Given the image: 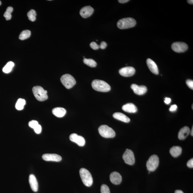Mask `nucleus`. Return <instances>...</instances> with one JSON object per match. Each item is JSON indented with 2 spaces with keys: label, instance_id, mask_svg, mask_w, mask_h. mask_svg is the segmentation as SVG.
<instances>
[{
  "label": "nucleus",
  "instance_id": "bb28decb",
  "mask_svg": "<svg viewBox=\"0 0 193 193\" xmlns=\"http://www.w3.org/2000/svg\"><path fill=\"white\" fill-rule=\"evenodd\" d=\"M13 10V9L12 7H9L7 8L6 11L4 14V17H5L6 20H11V13Z\"/></svg>",
  "mask_w": 193,
  "mask_h": 193
},
{
  "label": "nucleus",
  "instance_id": "b1692460",
  "mask_svg": "<svg viewBox=\"0 0 193 193\" xmlns=\"http://www.w3.org/2000/svg\"><path fill=\"white\" fill-rule=\"evenodd\" d=\"M26 102L24 99H19L16 104V108L18 110H22L24 109Z\"/></svg>",
  "mask_w": 193,
  "mask_h": 193
},
{
  "label": "nucleus",
  "instance_id": "c756f323",
  "mask_svg": "<svg viewBox=\"0 0 193 193\" xmlns=\"http://www.w3.org/2000/svg\"><path fill=\"white\" fill-rule=\"evenodd\" d=\"M38 124V123L37 121L32 120L29 122L28 125L30 128L34 129L35 127L37 126Z\"/></svg>",
  "mask_w": 193,
  "mask_h": 193
},
{
  "label": "nucleus",
  "instance_id": "393cba45",
  "mask_svg": "<svg viewBox=\"0 0 193 193\" xmlns=\"http://www.w3.org/2000/svg\"><path fill=\"white\" fill-rule=\"evenodd\" d=\"M31 35V32L30 30H23L20 33L19 36V39L21 40H24L28 38Z\"/></svg>",
  "mask_w": 193,
  "mask_h": 193
},
{
  "label": "nucleus",
  "instance_id": "c85d7f7f",
  "mask_svg": "<svg viewBox=\"0 0 193 193\" xmlns=\"http://www.w3.org/2000/svg\"><path fill=\"white\" fill-rule=\"evenodd\" d=\"M101 193H110L109 187L106 185H102L101 188Z\"/></svg>",
  "mask_w": 193,
  "mask_h": 193
},
{
  "label": "nucleus",
  "instance_id": "423d86ee",
  "mask_svg": "<svg viewBox=\"0 0 193 193\" xmlns=\"http://www.w3.org/2000/svg\"><path fill=\"white\" fill-rule=\"evenodd\" d=\"M61 81L66 88L70 89L74 87L76 84L75 79L69 74L63 75L61 78Z\"/></svg>",
  "mask_w": 193,
  "mask_h": 193
},
{
  "label": "nucleus",
  "instance_id": "0eeeda50",
  "mask_svg": "<svg viewBox=\"0 0 193 193\" xmlns=\"http://www.w3.org/2000/svg\"><path fill=\"white\" fill-rule=\"evenodd\" d=\"M159 164V159L158 156L156 155H153L150 156L146 163L148 170L150 172L154 171L157 169Z\"/></svg>",
  "mask_w": 193,
  "mask_h": 193
},
{
  "label": "nucleus",
  "instance_id": "4c0bfd02",
  "mask_svg": "<svg viewBox=\"0 0 193 193\" xmlns=\"http://www.w3.org/2000/svg\"><path fill=\"white\" fill-rule=\"evenodd\" d=\"M118 1L121 3H125L128 2L129 1H128V0H119Z\"/></svg>",
  "mask_w": 193,
  "mask_h": 193
},
{
  "label": "nucleus",
  "instance_id": "412c9836",
  "mask_svg": "<svg viewBox=\"0 0 193 193\" xmlns=\"http://www.w3.org/2000/svg\"><path fill=\"white\" fill-rule=\"evenodd\" d=\"M52 113L55 116L58 117H62L66 113V110L62 107H56L52 110Z\"/></svg>",
  "mask_w": 193,
  "mask_h": 193
},
{
  "label": "nucleus",
  "instance_id": "dca6fc26",
  "mask_svg": "<svg viewBox=\"0 0 193 193\" xmlns=\"http://www.w3.org/2000/svg\"><path fill=\"white\" fill-rule=\"evenodd\" d=\"M147 64L148 68L153 74H158L159 71L157 64L153 60L148 58L147 60Z\"/></svg>",
  "mask_w": 193,
  "mask_h": 193
},
{
  "label": "nucleus",
  "instance_id": "a211bd4d",
  "mask_svg": "<svg viewBox=\"0 0 193 193\" xmlns=\"http://www.w3.org/2000/svg\"><path fill=\"white\" fill-rule=\"evenodd\" d=\"M190 132V130L188 127L185 126L181 128L178 133V138L180 140L185 139Z\"/></svg>",
  "mask_w": 193,
  "mask_h": 193
},
{
  "label": "nucleus",
  "instance_id": "2eb2a0df",
  "mask_svg": "<svg viewBox=\"0 0 193 193\" xmlns=\"http://www.w3.org/2000/svg\"><path fill=\"white\" fill-rule=\"evenodd\" d=\"M110 180L112 183L115 185H119L122 181L121 175L117 172H113L111 174Z\"/></svg>",
  "mask_w": 193,
  "mask_h": 193
},
{
  "label": "nucleus",
  "instance_id": "a878e982",
  "mask_svg": "<svg viewBox=\"0 0 193 193\" xmlns=\"http://www.w3.org/2000/svg\"><path fill=\"white\" fill-rule=\"evenodd\" d=\"M83 61L85 64L90 67H95L97 65L96 61L92 59H87V58H84L83 59Z\"/></svg>",
  "mask_w": 193,
  "mask_h": 193
},
{
  "label": "nucleus",
  "instance_id": "c9c22d12",
  "mask_svg": "<svg viewBox=\"0 0 193 193\" xmlns=\"http://www.w3.org/2000/svg\"><path fill=\"white\" fill-rule=\"evenodd\" d=\"M187 165L188 167L192 168L193 167V159H191V160L188 161Z\"/></svg>",
  "mask_w": 193,
  "mask_h": 193
},
{
  "label": "nucleus",
  "instance_id": "5701e85b",
  "mask_svg": "<svg viewBox=\"0 0 193 193\" xmlns=\"http://www.w3.org/2000/svg\"><path fill=\"white\" fill-rule=\"evenodd\" d=\"M14 65V64L13 62L11 61H9L7 63L5 66L3 68L2 70L3 72L5 74H8L11 72Z\"/></svg>",
  "mask_w": 193,
  "mask_h": 193
},
{
  "label": "nucleus",
  "instance_id": "4468645a",
  "mask_svg": "<svg viewBox=\"0 0 193 193\" xmlns=\"http://www.w3.org/2000/svg\"><path fill=\"white\" fill-rule=\"evenodd\" d=\"M43 160L47 161L59 162L62 160L60 156L56 154H45L42 156Z\"/></svg>",
  "mask_w": 193,
  "mask_h": 193
},
{
  "label": "nucleus",
  "instance_id": "72a5a7b5",
  "mask_svg": "<svg viewBox=\"0 0 193 193\" xmlns=\"http://www.w3.org/2000/svg\"><path fill=\"white\" fill-rule=\"evenodd\" d=\"M177 106L176 105H173L171 106L169 108V110L171 112H174L177 110Z\"/></svg>",
  "mask_w": 193,
  "mask_h": 193
},
{
  "label": "nucleus",
  "instance_id": "39448f33",
  "mask_svg": "<svg viewBox=\"0 0 193 193\" xmlns=\"http://www.w3.org/2000/svg\"><path fill=\"white\" fill-rule=\"evenodd\" d=\"M99 134L105 138H111L115 136V131L107 125L101 126L99 128Z\"/></svg>",
  "mask_w": 193,
  "mask_h": 193
},
{
  "label": "nucleus",
  "instance_id": "79ce46f5",
  "mask_svg": "<svg viewBox=\"0 0 193 193\" xmlns=\"http://www.w3.org/2000/svg\"><path fill=\"white\" fill-rule=\"evenodd\" d=\"M1 1H0V5H1Z\"/></svg>",
  "mask_w": 193,
  "mask_h": 193
},
{
  "label": "nucleus",
  "instance_id": "ea45409f",
  "mask_svg": "<svg viewBox=\"0 0 193 193\" xmlns=\"http://www.w3.org/2000/svg\"><path fill=\"white\" fill-rule=\"evenodd\" d=\"M188 1V3L190 4H193V0H188V1Z\"/></svg>",
  "mask_w": 193,
  "mask_h": 193
},
{
  "label": "nucleus",
  "instance_id": "f3484780",
  "mask_svg": "<svg viewBox=\"0 0 193 193\" xmlns=\"http://www.w3.org/2000/svg\"><path fill=\"white\" fill-rule=\"evenodd\" d=\"M29 181L32 190L34 192H37L38 188V184L37 180L34 175L33 174L30 175L29 176Z\"/></svg>",
  "mask_w": 193,
  "mask_h": 193
},
{
  "label": "nucleus",
  "instance_id": "a19ab883",
  "mask_svg": "<svg viewBox=\"0 0 193 193\" xmlns=\"http://www.w3.org/2000/svg\"><path fill=\"white\" fill-rule=\"evenodd\" d=\"M191 135L192 136H193V127L192 126V130H191Z\"/></svg>",
  "mask_w": 193,
  "mask_h": 193
},
{
  "label": "nucleus",
  "instance_id": "9d476101",
  "mask_svg": "<svg viewBox=\"0 0 193 193\" xmlns=\"http://www.w3.org/2000/svg\"><path fill=\"white\" fill-rule=\"evenodd\" d=\"M70 140L75 142L80 146H83L85 144L86 141L84 138L82 136L78 135L76 134H72L70 136Z\"/></svg>",
  "mask_w": 193,
  "mask_h": 193
},
{
  "label": "nucleus",
  "instance_id": "ddd939ff",
  "mask_svg": "<svg viewBox=\"0 0 193 193\" xmlns=\"http://www.w3.org/2000/svg\"><path fill=\"white\" fill-rule=\"evenodd\" d=\"M131 88L134 90L135 94L142 95L144 94L147 91V88L144 86H138L137 84H133L131 85Z\"/></svg>",
  "mask_w": 193,
  "mask_h": 193
},
{
  "label": "nucleus",
  "instance_id": "20e7f679",
  "mask_svg": "<svg viewBox=\"0 0 193 193\" xmlns=\"http://www.w3.org/2000/svg\"><path fill=\"white\" fill-rule=\"evenodd\" d=\"M136 24V22L132 18H126L119 20L117 23V26L120 29H126L134 27Z\"/></svg>",
  "mask_w": 193,
  "mask_h": 193
},
{
  "label": "nucleus",
  "instance_id": "58836bf2",
  "mask_svg": "<svg viewBox=\"0 0 193 193\" xmlns=\"http://www.w3.org/2000/svg\"><path fill=\"white\" fill-rule=\"evenodd\" d=\"M175 193H184V192L180 190H177L175 191Z\"/></svg>",
  "mask_w": 193,
  "mask_h": 193
},
{
  "label": "nucleus",
  "instance_id": "37998d69",
  "mask_svg": "<svg viewBox=\"0 0 193 193\" xmlns=\"http://www.w3.org/2000/svg\"><path fill=\"white\" fill-rule=\"evenodd\" d=\"M192 109H193V105H192Z\"/></svg>",
  "mask_w": 193,
  "mask_h": 193
},
{
  "label": "nucleus",
  "instance_id": "9b49d317",
  "mask_svg": "<svg viewBox=\"0 0 193 193\" xmlns=\"http://www.w3.org/2000/svg\"><path fill=\"white\" fill-rule=\"evenodd\" d=\"M119 72L123 76L131 77L135 74V70L132 67H126L121 69L119 70Z\"/></svg>",
  "mask_w": 193,
  "mask_h": 193
},
{
  "label": "nucleus",
  "instance_id": "6ab92c4d",
  "mask_svg": "<svg viewBox=\"0 0 193 193\" xmlns=\"http://www.w3.org/2000/svg\"><path fill=\"white\" fill-rule=\"evenodd\" d=\"M122 109L125 111L130 113H135L137 111V107L132 103H127L123 105Z\"/></svg>",
  "mask_w": 193,
  "mask_h": 193
},
{
  "label": "nucleus",
  "instance_id": "f03ea898",
  "mask_svg": "<svg viewBox=\"0 0 193 193\" xmlns=\"http://www.w3.org/2000/svg\"><path fill=\"white\" fill-rule=\"evenodd\" d=\"M80 173L82 180L84 185L87 187L91 186L93 184V180L90 172L84 168H81L80 169Z\"/></svg>",
  "mask_w": 193,
  "mask_h": 193
},
{
  "label": "nucleus",
  "instance_id": "1a4fd4ad",
  "mask_svg": "<svg viewBox=\"0 0 193 193\" xmlns=\"http://www.w3.org/2000/svg\"><path fill=\"white\" fill-rule=\"evenodd\" d=\"M172 50L177 53L185 52L188 49V46L186 43L182 42H176L172 44Z\"/></svg>",
  "mask_w": 193,
  "mask_h": 193
},
{
  "label": "nucleus",
  "instance_id": "7ed1b4c3",
  "mask_svg": "<svg viewBox=\"0 0 193 193\" xmlns=\"http://www.w3.org/2000/svg\"><path fill=\"white\" fill-rule=\"evenodd\" d=\"M32 91L35 97L39 101H43L48 99L47 91L40 86H34L32 89Z\"/></svg>",
  "mask_w": 193,
  "mask_h": 193
},
{
  "label": "nucleus",
  "instance_id": "473e14b6",
  "mask_svg": "<svg viewBox=\"0 0 193 193\" xmlns=\"http://www.w3.org/2000/svg\"><path fill=\"white\" fill-rule=\"evenodd\" d=\"M186 84L190 88L193 90V81L191 80H188L186 81Z\"/></svg>",
  "mask_w": 193,
  "mask_h": 193
},
{
  "label": "nucleus",
  "instance_id": "cd10ccee",
  "mask_svg": "<svg viewBox=\"0 0 193 193\" xmlns=\"http://www.w3.org/2000/svg\"><path fill=\"white\" fill-rule=\"evenodd\" d=\"M36 11L33 9L30 10L27 14L29 20L32 22H34L36 20Z\"/></svg>",
  "mask_w": 193,
  "mask_h": 193
},
{
  "label": "nucleus",
  "instance_id": "f257e3e1",
  "mask_svg": "<svg viewBox=\"0 0 193 193\" xmlns=\"http://www.w3.org/2000/svg\"><path fill=\"white\" fill-rule=\"evenodd\" d=\"M92 86L96 91L103 92L110 91L111 89L110 86L106 82L99 80H93L92 83Z\"/></svg>",
  "mask_w": 193,
  "mask_h": 193
},
{
  "label": "nucleus",
  "instance_id": "f704fd0d",
  "mask_svg": "<svg viewBox=\"0 0 193 193\" xmlns=\"http://www.w3.org/2000/svg\"><path fill=\"white\" fill-rule=\"evenodd\" d=\"M107 44L106 42L103 41L101 43L100 46H99V47L101 49H104L106 48L107 46Z\"/></svg>",
  "mask_w": 193,
  "mask_h": 193
},
{
  "label": "nucleus",
  "instance_id": "2f4dec72",
  "mask_svg": "<svg viewBox=\"0 0 193 193\" xmlns=\"http://www.w3.org/2000/svg\"><path fill=\"white\" fill-rule=\"evenodd\" d=\"M90 47L94 50H97L99 48V46L95 42H93L90 43Z\"/></svg>",
  "mask_w": 193,
  "mask_h": 193
},
{
  "label": "nucleus",
  "instance_id": "f8f14e48",
  "mask_svg": "<svg viewBox=\"0 0 193 193\" xmlns=\"http://www.w3.org/2000/svg\"><path fill=\"white\" fill-rule=\"evenodd\" d=\"M94 9L90 6H87L82 8L80 10V15L83 18H86L91 16L94 12Z\"/></svg>",
  "mask_w": 193,
  "mask_h": 193
},
{
  "label": "nucleus",
  "instance_id": "4be33fe9",
  "mask_svg": "<svg viewBox=\"0 0 193 193\" xmlns=\"http://www.w3.org/2000/svg\"><path fill=\"white\" fill-rule=\"evenodd\" d=\"M182 149L179 146H175L171 148L169 153L173 157H177L181 154Z\"/></svg>",
  "mask_w": 193,
  "mask_h": 193
},
{
  "label": "nucleus",
  "instance_id": "e433bc0d",
  "mask_svg": "<svg viewBox=\"0 0 193 193\" xmlns=\"http://www.w3.org/2000/svg\"><path fill=\"white\" fill-rule=\"evenodd\" d=\"M171 100L170 98L168 97L165 98L164 102L166 104H169L171 103Z\"/></svg>",
  "mask_w": 193,
  "mask_h": 193
},
{
  "label": "nucleus",
  "instance_id": "6e6552de",
  "mask_svg": "<svg viewBox=\"0 0 193 193\" xmlns=\"http://www.w3.org/2000/svg\"><path fill=\"white\" fill-rule=\"evenodd\" d=\"M123 159L126 164L132 165L135 163V157L132 150L127 149L123 155Z\"/></svg>",
  "mask_w": 193,
  "mask_h": 193
},
{
  "label": "nucleus",
  "instance_id": "7c9ffc66",
  "mask_svg": "<svg viewBox=\"0 0 193 193\" xmlns=\"http://www.w3.org/2000/svg\"><path fill=\"white\" fill-rule=\"evenodd\" d=\"M34 130L35 132L36 133V134H40L42 132V127L40 125H38L37 126L33 129Z\"/></svg>",
  "mask_w": 193,
  "mask_h": 193
},
{
  "label": "nucleus",
  "instance_id": "aec40b11",
  "mask_svg": "<svg viewBox=\"0 0 193 193\" xmlns=\"http://www.w3.org/2000/svg\"><path fill=\"white\" fill-rule=\"evenodd\" d=\"M114 118L118 120L122 121V122L128 123L130 122V119L126 115L120 112L115 113L113 115Z\"/></svg>",
  "mask_w": 193,
  "mask_h": 193
}]
</instances>
